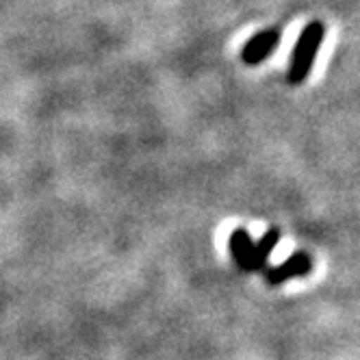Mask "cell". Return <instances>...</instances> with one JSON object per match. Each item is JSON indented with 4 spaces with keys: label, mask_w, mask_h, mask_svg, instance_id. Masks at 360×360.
<instances>
[{
    "label": "cell",
    "mask_w": 360,
    "mask_h": 360,
    "mask_svg": "<svg viewBox=\"0 0 360 360\" xmlns=\"http://www.w3.org/2000/svg\"><path fill=\"white\" fill-rule=\"evenodd\" d=\"M323 37H326L323 22H311L304 27V31L300 33V37L295 41L289 72H287V79L291 85H302L308 76H311L313 65H315V57H317L319 48L323 44Z\"/></svg>",
    "instance_id": "cell-1"
},
{
    "label": "cell",
    "mask_w": 360,
    "mask_h": 360,
    "mask_svg": "<svg viewBox=\"0 0 360 360\" xmlns=\"http://www.w3.org/2000/svg\"><path fill=\"white\" fill-rule=\"evenodd\" d=\"M313 271V259L311 254L306 252H295L291 254L287 261H282L280 265L276 267H267L263 274H265V282L269 287H280L285 285V282L293 280V278H304Z\"/></svg>",
    "instance_id": "cell-2"
},
{
    "label": "cell",
    "mask_w": 360,
    "mask_h": 360,
    "mask_svg": "<svg viewBox=\"0 0 360 360\" xmlns=\"http://www.w3.org/2000/svg\"><path fill=\"white\" fill-rule=\"evenodd\" d=\"M278 44H280V31L278 29H265L261 33H256L252 39H248V44L241 50V59L248 65H259L269 55L276 53Z\"/></svg>",
    "instance_id": "cell-3"
},
{
    "label": "cell",
    "mask_w": 360,
    "mask_h": 360,
    "mask_svg": "<svg viewBox=\"0 0 360 360\" xmlns=\"http://www.w3.org/2000/svg\"><path fill=\"white\" fill-rule=\"evenodd\" d=\"M228 250H230V256H233L235 265L241 271H245V274L256 271V267H254V241H252V237L245 228H235L233 233H230Z\"/></svg>",
    "instance_id": "cell-4"
},
{
    "label": "cell",
    "mask_w": 360,
    "mask_h": 360,
    "mask_svg": "<svg viewBox=\"0 0 360 360\" xmlns=\"http://www.w3.org/2000/svg\"><path fill=\"white\" fill-rule=\"evenodd\" d=\"M280 243V230L278 228H269L265 230V235L254 243V267L256 271H265L269 267V259L274 250Z\"/></svg>",
    "instance_id": "cell-5"
}]
</instances>
